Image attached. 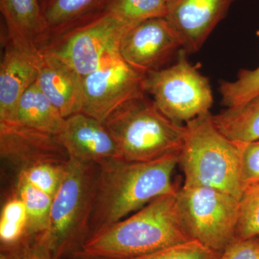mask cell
Wrapping results in <instances>:
<instances>
[{
    "label": "cell",
    "instance_id": "obj_3",
    "mask_svg": "<svg viewBox=\"0 0 259 259\" xmlns=\"http://www.w3.org/2000/svg\"><path fill=\"white\" fill-rule=\"evenodd\" d=\"M179 165L187 186L212 187L240 199L244 187L241 179V149L226 137L207 112L187 122Z\"/></svg>",
    "mask_w": 259,
    "mask_h": 259
},
{
    "label": "cell",
    "instance_id": "obj_8",
    "mask_svg": "<svg viewBox=\"0 0 259 259\" xmlns=\"http://www.w3.org/2000/svg\"><path fill=\"white\" fill-rule=\"evenodd\" d=\"M133 26L109 13L99 12L81 19L57 33V39L42 50L51 53L76 70L82 77L98 67Z\"/></svg>",
    "mask_w": 259,
    "mask_h": 259
},
{
    "label": "cell",
    "instance_id": "obj_9",
    "mask_svg": "<svg viewBox=\"0 0 259 259\" xmlns=\"http://www.w3.org/2000/svg\"><path fill=\"white\" fill-rule=\"evenodd\" d=\"M144 76L122 59L119 49L110 51L95 71L83 77L81 112L103 122L124 102L144 93Z\"/></svg>",
    "mask_w": 259,
    "mask_h": 259
},
{
    "label": "cell",
    "instance_id": "obj_24",
    "mask_svg": "<svg viewBox=\"0 0 259 259\" xmlns=\"http://www.w3.org/2000/svg\"><path fill=\"white\" fill-rule=\"evenodd\" d=\"M220 253L194 240L163 248V249L128 258H101L74 253L66 259H218Z\"/></svg>",
    "mask_w": 259,
    "mask_h": 259
},
{
    "label": "cell",
    "instance_id": "obj_13",
    "mask_svg": "<svg viewBox=\"0 0 259 259\" xmlns=\"http://www.w3.org/2000/svg\"><path fill=\"white\" fill-rule=\"evenodd\" d=\"M235 0H172L165 18L177 30L187 53L202 47Z\"/></svg>",
    "mask_w": 259,
    "mask_h": 259
},
{
    "label": "cell",
    "instance_id": "obj_15",
    "mask_svg": "<svg viewBox=\"0 0 259 259\" xmlns=\"http://www.w3.org/2000/svg\"><path fill=\"white\" fill-rule=\"evenodd\" d=\"M36 82L42 93L66 118L81 112L83 77L69 64L42 50Z\"/></svg>",
    "mask_w": 259,
    "mask_h": 259
},
{
    "label": "cell",
    "instance_id": "obj_18",
    "mask_svg": "<svg viewBox=\"0 0 259 259\" xmlns=\"http://www.w3.org/2000/svg\"><path fill=\"white\" fill-rule=\"evenodd\" d=\"M212 119L218 129L232 141L245 144L259 141V95L242 106L212 115Z\"/></svg>",
    "mask_w": 259,
    "mask_h": 259
},
{
    "label": "cell",
    "instance_id": "obj_14",
    "mask_svg": "<svg viewBox=\"0 0 259 259\" xmlns=\"http://www.w3.org/2000/svg\"><path fill=\"white\" fill-rule=\"evenodd\" d=\"M58 136L74 161L99 163L121 158L115 140L103 122L82 112L66 117Z\"/></svg>",
    "mask_w": 259,
    "mask_h": 259
},
{
    "label": "cell",
    "instance_id": "obj_16",
    "mask_svg": "<svg viewBox=\"0 0 259 259\" xmlns=\"http://www.w3.org/2000/svg\"><path fill=\"white\" fill-rule=\"evenodd\" d=\"M6 36L41 49L51 32L39 0H0Z\"/></svg>",
    "mask_w": 259,
    "mask_h": 259
},
{
    "label": "cell",
    "instance_id": "obj_22",
    "mask_svg": "<svg viewBox=\"0 0 259 259\" xmlns=\"http://www.w3.org/2000/svg\"><path fill=\"white\" fill-rule=\"evenodd\" d=\"M104 10L134 27L149 19L165 18L167 3L165 0H107Z\"/></svg>",
    "mask_w": 259,
    "mask_h": 259
},
{
    "label": "cell",
    "instance_id": "obj_27",
    "mask_svg": "<svg viewBox=\"0 0 259 259\" xmlns=\"http://www.w3.org/2000/svg\"><path fill=\"white\" fill-rule=\"evenodd\" d=\"M238 144L241 149V179L245 189L259 183V141Z\"/></svg>",
    "mask_w": 259,
    "mask_h": 259
},
{
    "label": "cell",
    "instance_id": "obj_7",
    "mask_svg": "<svg viewBox=\"0 0 259 259\" xmlns=\"http://www.w3.org/2000/svg\"><path fill=\"white\" fill-rule=\"evenodd\" d=\"M182 49L177 62L170 67L145 74L143 90L152 97L163 115L177 123L209 112L213 96L208 79L187 60Z\"/></svg>",
    "mask_w": 259,
    "mask_h": 259
},
{
    "label": "cell",
    "instance_id": "obj_12",
    "mask_svg": "<svg viewBox=\"0 0 259 259\" xmlns=\"http://www.w3.org/2000/svg\"><path fill=\"white\" fill-rule=\"evenodd\" d=\"M6 38L0 64V122H14L20 98L36 81L41 51Z\"/></svg>",
    "mask_w": 259,
    "mask_h": 259
},
{
    "label": "cell",
    "instance_id": "obj_17",
    "mask_svg": "<svg viewBox=\"0 0 259 259\" xmlns=\"http://www.w3.org/2000/svg\"><path fill=\"white\" fill-rule=\"evenodd\" d=\"M65 119L35 81L20 98L15 122L58 136L64 125Z\"/></svg>",
    "mask_w": 259,
    "mask_h": 259
},
{
    "label": "cell",
    "instance_id": "obj_4",
    "mask_svg": "<svg viewBox=\"0 0 259 259\" xmlns=\"http://www.w3.org/2000/svg\"><path fill=\"white\" fill-rule=\"evenodd\" d=\"M103 123L121 158L128 161H154L180 155L185 141V125L163 115L145 93L124 102Z\"/></svg>",
    "mask_w": 259,
    "mask_h": 259
},
{
    "label": "cell",
    "instance_id": "obj_31",
    "mask_svg": "<svg viewBox=\"0 0 259 259\" xmlns=\"http://www.w3.org/2000/svg\"><path fill=\"white\" fill-rule=\"evenodd\" d=\"M258 238H259V237H258Z\"/></svg>",
    "mask_w": 259,
    "mask_h": 259
},
{
    "label": "cell",
    "instance_id": "obj_21",
    "mask_svg": "<svg viewBox=\"0 0 259 259\" xmlns=\"http://www.w3.org/2000/svg\"><path fill=\"white\" fill-rule=\"evenodd\" d=\"M39 1L51 34H57L81 19L103 11L107 0Z\"/></svg>",
    "mask_w": 259,
    "mask_h": 259
},
{
    "label": "cell",
    "instance_id": "obj_1",
    "mask_svg": "<svg viewBox=\"0 0 259 259\" xmlns=\"http://www.w3.org/2000/svg\"><path fill=\"white\" fill-rule=\"evenodd\" d=\"M179 160L180 155H171L154 161L113 158L97 163L89 237L158 197L177 194L172 175Z\"/></svg>",
    "mask_w": 259,
    "mask_h": 259
},
{
    "label": "cell",
    "instance_id": "obj_29",
    "mask_svg": "<svg viewBox=\"0 0 259 259\" xmlns=\"http://www.w3.org/2000/svg\"><path fill=\"white\" fill-rule=\"evenodd\" d=\"M26 259H59L53 255L41 243H35Z\"/></svg>",
    "mask_w": 259,
    "mask_h": 259
},
{
    "label": "cell",
    "instance_id": "obj_26",
    "mask_svg": "<svg viewBox=\"0 0 259 259\" xmlns=\"http://www.w3.org/2000/svg\"><path fill=\"white\" fill-rule=\"evenodd\" d=\"M68 163H40L18 174H22L29 183L54 199L66 176Z\"/></svg>",
    "mask_w": 259,
    "mask_h": 259
},
{
    "label": "cell",
    "instance_id": "obj_2",
    "mask_svg": "<svg viewBox=\"0 0 259 259\" xmlns=\"http://www.w3.org/2000/svg\"><path fill=\"white\" fill-rule=\"evenodd\" d=\"M189 241L179 215L177 194H166L89 237L76 253L101 258H128Z\"/></svg>",
    "mask_w": 259,
    "mask_h": 259
},
{
    "label": "cell",
    "instance_id": "obj_19",
    "mask_svg": "<svg viewBox=\"0 0 259 259\" xmlns=\"http://www.w3.org/2000/svg\"><path fill=\"white\" fill-rule=\"evenodd\" d=\"M14 189L26 207L29 239L40 242L49 229L53 198L29 183L22 174H18Z\"/></svg>",
    "mask_w": 259,
    "mask_h": 259
},
{
    "label": "cell",
    "instance_id": "obj_10",
    "mask_svg": "<svg viewBox=\"0 0 259 259\" xmlns=\"http://www.w3.org/2000/svg\"><path fill=\"white\" fill-rule=\"evenodd\" d=\"M182 49L180 35L165 18L149 19L133 27L119 46L122 59L143 74L160 69Z\"/></svg>",
    "mask_w": 259,
    "mask_h": 259
},
{
    "label": "cell",
    "instance_id": "obj_5",
    "mask_svg": "<svg viewBox=\"0 0 259 259\" xmlns=\"http://www.w3.org/2000/svg\"><path fill=\"white\" fill-rule=\"evenodd\" d=\"M97 163L70 160L60 189L53 199L50 223L40 243L56 258L81 249L90 236V220Z\"/></svg>",
    "mask_w": 259,
    "mask_h": 259
},
{
    "label": "cell",
    "instance_id": "obj_6",
    "mask_svg": "<svg viewBox=\"0 0 259 259\" xmlns=\"http://www.w3.org/2000/svg\"><path fill=\"white\" fill-rule=\"evenodd\" d=\"M180 221L191 240L221 253L236 240L239 199L223 191L187 186L177 191Z\"/></svg>",
    "mask_w": 259,
    "mask_h": 259
},
{
    "label": "cell",
    "instance_id": "obj_25",
    "mask_svg": "<svg viewBox=\"0 0 259 259\" xmlns=\"http://www.w3.org/2000/svg\"><path fill=\"white\" fill-rule=\"evenodd\" d=\"M259 237V183L245 187L239 199L236 239Z\"/></svg>",
    "mask_w": 259,
    "mask_h": 259
},
{
    "label": "cell",
    "instance_id": "obj_23",
    "mask_svg": "<svg viewBox=\"0 0 259 259\" xmlns=\"http://www.w3.org/2000/svg\"><path fill=\"white\" fill-rule=\"evenodd\" d=\"M223 103L228 108L245 105L259 95V66L253 70H242L236 80L221 86Z\"/></svg>",
    "mask_w": 259,
    "mask_h": 259
},
{
    "label": "cell",
    "instance_id": "obj_28",
    "mask_svg": "<svg viewBox=\"0 0 259 259\" xmlns=\"http://www.w3.org/2000/svg\"><path fill=\"white\" fill-rule=\"evenodd\" d=\"M218 259H259V238L236 239Z\"/></svg>",
    "mask_w": 259,
    "mask_h": 259
},
{
    "label": "cell",
    "instance_id": "obj_20",
    "mask_svg": "<svg viewBox=\"0 0 259 259\" xmlns=\"http://www.w3.org/2000/svg\"><path fill=\"white\" fill-rule=\"evenodd\" d=\"M29 239L28 214L23 201L13 190L2 207L0 244L2 250L17 249L33 244Z\"/></svg>",
    "mask_w": 259,
    "mask_h": 259
},
{
    "label": "cell",
    "instance_id": "obj_11",
    "mask_svg": "<svg viewBox=\"0 0 259 259\" xmlns=\"http://www.w3.org/2000/svg\"><path fill=\"white\" fill-rule=\"evenodd\" d=\"M0 155L19 172L40 163L66 164L71 158L57 135L0 122Z\"/></svg>",
    "mask_w": 259,
    "mask_h": 259
},
{
    "label": "cell",
    "instance_id": "obj_30",
    "mask_svg": "<svg viewBox=\"0 0 259 259\" xmlns=\"http://www.w3.org/2000/svg\"><path fill=\"white\" fill-rule=\"evenodd\" d=\"M166 2V3H169V2L172 1V0H165Z\"/></svg>",
    "mask_w": 259,
    "mask_h": 259
}]
</instances>
